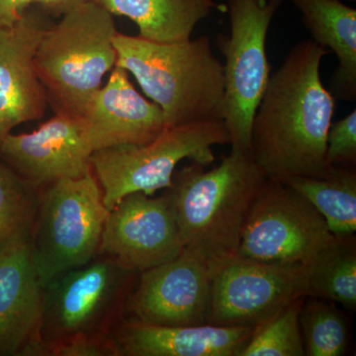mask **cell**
Listing matches in <instances>:
<instances>
[{"label": "cell", "instance_id": "obj_5", "mask_svg": "<svg viewBox=\"0 0 356 356\" xmlns=\"http://www.w3.org/2000/svg\"><path fill=\"white\" fill-rule=\"evenodd\" d=\"M229 144V136L220 119L166 127L145 145H121L96 149L90 165L109 211L122 198L142 192L147 196L172 187L180 161L209 165L215 161L212 147Z\"/></svg>", "mask_w": 356, "mask_h": 356}, {"label": "cell", "instance_id": "obj_11", "mask_svg": "<svg viewBox=\"0 0 356 356\" xmlns=\"http://www.w3.org/2000/svg\"><path fill=\"white\" fill-rule=\"evenodd\" d=\"M212 268L196 252L184 248L172 261L140 273L128 298L135 320L165 327L209 324Z\"/></svg>", "mask_w": 356, "mask_h": 356}, {"label": "cell", "instance_id": "obj_16", "mask_svg": "<svg viewBox=\"0 0 356 356\" xmlns=\"http://www.w3.org/2000/svg\"><path fill=\"white\" fill-rule=\"evenodd\" d=\"M83 118L93 152L121 145H145L166 128L163 110L140 95L128 72L114 67L106 86L88 103Z\"/></svg>", "mask_w": 356, "mask_h": 356}, {"label": "cell", "instance_id": "obj_1", "mask_svg": "<svg viewBox=\"0 0 356 356\" xmlns=\"http://www.w3.org/2000/svg\"><path fill=\"white\" fill-rule=\"evenodd\" d=\"M327 49L300 42L269 77L255 111L250 156L268 180L318 177L327 170V137L336 98L321 79Z\"/></svg>", "mask_w": 356, "mask_h": 356}, {"label": "cell", "instance_id": "obj_2", "mask_svg": "<svg viewBox=\"0 0 356 356\" xmlns=\"http://www.w3.org/2000/svg\"><path fill=\"white\" fill-rule=\"evenodd\" d=\"M267 180L250 154L232 151L212 170L192 163L175 172L165 191L184 248L212 269L236 257L243 225Z\"/></svg>", "mask_w": 356, "mask_h": 356}, {"label": "cell", "instance_id": "obj_9", "mask_svg": "<svg viewBox=\"0 0 356 356\" xmlns=\"http://www.w3.org/2000/svg\"><path fill=\"white\" fill-rule=\"evenodd\" d=\"M324 217L284 182L267 180L245 220L238 257L304 267L334 238Z\"/></svg>", "mask_w": 356, "mask_h": 356}, {"label": "cell", "instance_id": "obj_18", "mask_svg": "<svg viewBox=\"0 0 356 356\" xmlns=\"http://www.w3.org/2000/svg\"><path fill=\"white\" fill-rule=\"evenodd\" d=\"M313 41L336 54L339 67L331 79L334 98H356V9L339 0H292Z\"/></svg>", "mask_w": 356, "mask_h": 356}, {"label": "cell", "instance_id": "obj_10", "mask_svg": "<svg viewBox=\"0 0 356 356\" xmlns=\"http://www.w3.org/2000/svg\"><path fill=\"white\" fill-rule=\"evenodd\" d=\"M301 297H308L304 267L236 255L212 269L209 324L254 327Z\"/></svg>", "mask_w": 356, "mask_h": 356}, {"label": "cell", "instance_id": "obj_19", "mask_svg": "<svg viewBox=\"0 0 356 356\" xmlns=\"http://www.w3.org/2000/svg\"><path fill=\"white\" fill-rule=\"evenodd\" d=\"M112 15L125 16L139 28V36L159 43L191 38L198 23L213 13H227L214 0H90Z\"/></svg>", "mask_w": 356, "mask_h": 356}, {"label": "cell", "instance_id": "obj_23", "mask_svg": "<svg viewBox=\"0 0 356 356\" xmlns=\"http://www.w3.org/2000/svg\"><path fill=\"white\" fill-rule=\"evenodd\" d=\"M307 297L294 300L282 310L254 327L240 356H304L300 312Z\"/></svg>", "mask_w": 356, "mask_h": 356}, {"label": "cell", "instance_id": "obj_14", "mask_svg": "<svg viewBox=\"0 0 356 356\" xmlns=\"http://www.w3.org/2000/svg\"><path fill=\"white\" fill-rule=\"evenodd\" d=\"M30 236L31 232L0 250V356L43 355L44 286Z\"/></svg>", "mask_w": 356, "mask_h": 356}, {"label": "cell", "instance_id": "obj_6", "mask_svg": "<svg viewBox=\"0 0 356 356\" xmlns=\"http://www.w3.org/2000/svg\"><path fill=\"white\" fill-rule=\"evenodd\" d=\"M108 213L92 170L47 185L30 236L33 262L44 287L99 254Z\"/></svg>", "mask_w": 356, "mask_h": 356}, {"label": "cell", "instance_id": "obj_3", "mask_svg": "<svg viewBox=\"0 0 356 356\" xmlns=\"http://www.w3.org/2000/svg\"><path fill=\"white\" fill-rule=\"evenodd\" d=\"M115 67L132 74L163 110L166 127L222 117L224 67L210 40L159 43L117 32Z\"/></svg>", "mask_w": 356, "mask_h": 356}, {"label": "cell", "instance_id": "obj_4", "mask_svg": "<svg viewBox=\"0 0 356 356\" xmlns=\"http://www.w3.org/2000/svg\"><path fill=\"white\" fill-rule=\"evenodd\" d=\"M117 32L113 15L90 0H81L47 28L34 64L57 113L83 117L116 64Z\"/></svg>", "mask_w": 356, "mask_h": 356}, {"label": "cell", "instance_id": "obj_13", "mask_svg": "<svg viewBox=\"0 0 356 356\" xmlns=\"http://www.w3.org/2000/svg\"><path fill=\"white\" fill-rule=\"evenodd\" d=\"M93 153L83 117L58 112L34 132L9 134L0 154L34 186L83 177Z\"/></svg>", "mask_w": 356, "mask_h": 356}, {"label": "cell", "instance_id": "obj_28", "mask_svg": "<svg viewBox=\"0 0 356 356\" xmlns=\"http://www.w3.org/2000/svg\"><path fill=\"white\" fill-rule=\"evenodd\" d=\"M20 17L11 0H0V27L13 25Z\"/></svg>", "mask_w": 356, "mask_h": 356}, {"label": "cell", "instance_id": "obj_27", "mask_svg": "<svg viewBox=\"0 0 356 356\" xmlns=\"http://www.w3.org/2000/svg\"><path fill=\"white\" fill-rule=\"evenodd\" d=\"M79 1L81 0H34V3L39 4L44 13L60 17Z\"/></svg>", "mask_w": 356, "mask_h": 356}, {"label": "cell", "instance_id": "obj_17", "mask_svg": "<svg viewBox=\"0 0 356 356\" xmlns=\"http://www.w3.org/2000/svg\"><path fill=\"white\" fill-rule=\"evenodd\" d=\"M254 327L201 325L165 327L133 320L110 339L115 355L127 356H240Z\"/></svg>", "mask_w": 356, "mask_h": 356}, {"label": "cell", "instance_id": "obj_15", "mask_svg": "<svg viewBox=\"0 0 356 356\" xmlns=\"http://www.w3.org/2000/svg\"><path fill=\"white\" fill-rule=\"evenodd\" d=\"M49 26L40 14L26 11L13 25L0 27V145L14 127L46 111L48 96L34 58Z\"/></svg>", "mask_w": 356, "mask_h": 356}, {"label": "cell", "instance_id": "obj_24", "mask_svg": "<svg viewBox=\"0 0 356 356\" xmlns=\"http://www.w3.org/2000/svg\"><path fill=\"white\" fill-rule=\"evenodd\" d=\"M35 187L0 163V250L31 232L39 201Z\"/></svg>", "mask_w": 356, "mask_h": 356}, {"label": "cell", "instance_id": "obj_12", "mask_svg": "<svg viewBox=\"0 0 356 356\" xmlns=\"http://www.w3.org/2000/svg\"><path fill=\"white\" fill-rule=\"evenodd\" d=\"M184 250L166 191L156 198L135 192L109 211L99 254L140 273L172 261Z\"/></svg>", "mask_w": 356, "mask_h": 356}, {"label": "cell", "instance_id": "obj_21", "mask_svg": "<svg viewBox=\"0 0 356 356\" xmlns=\"http://www.w3.org/2000/svg\"><path fill=\"white\" fill-rule=\"evenodd\" d=\"M308 297L339 303L348 310L356 308V238L334 236L304 266Z\"/></svg>", "mask_w": 356, "mask_h": 356}, {"label": "cell", "instance_id": "obj_29", "mask_svg": "<svg viewBox=\"0 0 356 356\" xmlns=\"http://www.w3.org/2000/svg\"><path fill=\"white\" fill-rule=\"evenodd\" d=\"M14 9L18 15L21 16L27 11L29 6L34 3V0H11Z\"/></svg>", "mask_w": 356, "mask_h": 356}, {"label": "cell", "instance_id": "obj_7", "mask_svg": "<svg viewBox=\"0 0 356 356\" xmlns=\"http://www.w3.org/2000/svg\"><path fill=\"white\" fill-rule=\"evenodd\" d=\"M283 1L227 0L231 33L219 35L217 46L226 60L222 120L232 152L250 154L252 120L270 77L267 33Z\"/></svg>", "mask_w": 356, "mask_h": 356}, {"label": "cell", "instance_id": "obj_25", "mask_svg": "<svg viewBox=\"0 0 356 356\" xmlns=\"http://www.w3.org/2000/svg\"><path fill=\"white\" fill-rule=\"evenodd\" d=\"M325 159L327 165L355 168V109L337 123H332L327 132Z\"/></svg>", "mask_w": 356, "mask_h": 356}, {"label": "cell", "instance_id": "obj_8", "mask_svg": "<svg viewBox=\"0 0 356 356\" xmlns=\"http://www.w3.org/2000/svg\"><path fill=\"white\" fill-rule=\"evenodd\" d=\"M102 254L60 274L44 287V351L70 337H102L103 327L127 298L138 273L111 255Z\"/></svg>", "mask_w": 356, "mask_h": 356}, {"label": "cell", "instance_id": "obj_22", "mask_svg": "<svg viewBox=\"0 0 356 356\" xmlns=\"http://www.w3.org/2000/svg\"><path fill=\"white\" fill-rule=\"evenodd\" d=\"M304 302L300 329L307 356H341L350 341L348 321L334 302L313 298Z\"/></svg>", "mask_w": 356, "mask_h": 356}, {"label": "cell", "instance_id": "obj_26", "mask_svg": "<svg viewBox=\"0 0 356 356\" xmlns=\"http://www.w3.org/2000/svg\"><path fill=\"white\" fill-rule=\"evenodd\" d=\"M116 355L110 341L105 343L102 337L74 336L46 346L44 355L100 356Z\"/></svg>", "mask_w": 356, "mask_h": 356}, {"label": "cell", "instance_id": "obj_20", "mask_svg": "<svg viewBox=\"0 0 356 356\" xmlns=\"http://www.w3.org/2000/svg\"><path fill=\"white\" fill-rule=\"evenodd\" d=\"M324 217L334 236L356 231L355 168L329 165L318 177H293L285 181Z\"/></svg>", "mask_w": 356, "mask_h": 356}]
</instances>
